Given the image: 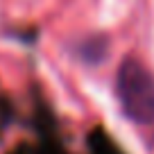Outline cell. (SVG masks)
Masks as SVG:
<instances>
[{"label":"cell","mask_w":154,"mask_h":154,"mask_svg":"<svg viewBox=\"0 0 154 154\" xmlns=\"http://www.w3.org/2000/svg\"><path fill=\"white\" fill-rule=\"evenodd\" d=\"M116 93L122 113L136 125L154 122V77L138 59L127 57L116 75Z\"/></svg>","instance_id":"6da1fadb"}]
</instances>
